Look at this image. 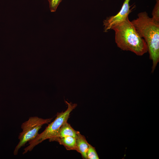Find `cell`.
<instances>
[{"label":"cell","instance_id":"obj_1","mask_svg":"<svg viewBox=\"0 0 159 159\" xmlns=\"http://www.w3.org/2000/svg\"><path fill=\"white\" fill-rule=\"evenodd\" d=\"M131 22L147 44L149 58L153 62L151 72L153 73L159 62V23L146 11L139 13L138 17Z\"/></svg>","mask_w":159,"mask_h":159},{"label":"cell","instance_id":"obj_2","mask_svg":"<svg viewBox=\"0 0 159 159\" xmlns=\"http://www.w3.org/2000/svg\"><path fill=\"white\" fill-rule=\"evenodd\" d=\"M115 33V41L123 51H130L139 56L148 52L147 44L137 32L128 17L112 29Z\"/></svg>","mask_w":159,"mask_h":159},{"label":"cell","instance_id":"obj_3","mask_svg":"<svg viewBox=\"0 0 159 159\" xmlns=\"http://www.w3.org/2000/svg\"><path fill=\"white\" fill-rule=\"evenodd\" d=\"M68 107L64 112H58L55 120L47 127L41 133L38 134L33 140L29 142V145L24 149L23 154L31 151L34 148L44 141L53 137L61 127L67 122L69 117L70 113L77 106L76 104H72L65 101Z\"/></svg>","mask_w":159,"mask_h":159},{"label":"cell","instance_id":"obj_4","mask_svg":"<svg viewBox=\"0 0 159 159\" xmlns=\"http://www.w3.org/2000/svg\"><path fill=\"white\" fill-rule=\"evenodd\" d=\"M52 118L44 119L37 116L31 117L21 125L22 131L19 133V142L15 148L14 154L17 155L19 150L27 142L35 139L44 124L50 122Z\"/></svg>","mask_w":159,"mask_h":159},{"label":"cell","instance_id":"obj_5","mask_svg":"<svg viewBox=\"0 0 159 159\" xmlns=\"http://www.w3.org/2000/svg\"><path fill=\"white\" fill-rule=\"evenodd\" d=\"M130 0H125L120 11L115 15L107 17L103 21L104 32H107L125 20L132 12Z\"/></svg>","mask_w":159,"mask_h":159},{"label":"cell","instance_id":"obj_6","mask_svg":"<svg viewBox=\"0 0 159 159\" xmlns=\"http://www.w3.org/2000/svg\"><path fill=\"white\" fill-rule=\"evenodd\" d=\"M78 131L74 130L67 122L64 123L59 129L55 135L49 139L50 142L57 138L71 136L76 139L78 136Z\"/></svg>","mask_w":159,"mask_h":159},{"label":"cell","instance_id":"obj_7","mask_svg":"<svg viewBox=\"0 0 159 159\" xmlns=\"http://www.w3.org/2000/svg\"><path fill=\"white\" fill-rule=\"evenodd\" d=\"M89 144L85 136L82 135L78 131V136L76 139V150L80 153L82 158L87 159V153Z\"/></svg>","mask_w":159,"mask_h":159},{"label":"cell","instance_id":"obj_8","mask_svg":"<svg viewBox=\"0 0 159 159\" xmlns=\"http://www.w3.org/2000/svg\"><path fill=\"white\" fill-rule=\"evenodd\" d=\"M52 141H56L63 145L67 150H76V139L71 136L58 138L54 139Z\"/></svg>","mask_w":159,"mask_h":159},{"label":"cell","instance_id":"obj_9","mask_svg":"<svg viewBox=\"0 0 159 159\" xmlns=\"http://www.w3.org/2000/svg\"><path fill=\"white\" fill-rule=\"evenodd\" d=\"M87 159H99V157L95 148L89 144L87 153Z\"/></svg>","mask_w":159,"mask_h":159},{"label":"cell","instance_id":"obj_10","mask_svg":"<svg viewBox=\"0 0 159 159\" xmlns=\"http://www.w3.org/2000/svg\"><path fill=\"white\" fill-rule=\"evenodd\" d=\"M152 15L153 20L159 23V1L156 2L152 12Z\"/></svg>","mask_w":159,"mask_h":159},{"label":"cell","instance_id":"obj_11","mask_svg":"<svg viewBox=\"0 0 159 159\" xmlns=\"http://www.w3.org/2000/svg\"><path fill=\"white\" fill-rule=\"evenodd\" d=\"M62 0H48L49 3V8L50 11H56L57 9Z\"/></svg>","mask_w":159,"mask_h":159},{"label":"cell","instance_id":"obj_12","mask_svg":"<svg viewBox=\"0 0 159 159\" xmlns=\"http://www.w3.org/2000/svg\"><path fill=\"white\" fill-rule=\"evenodd\" d=\"M156 2L159 1V0H156Z\"/></svg>","mask_w":159,"mask_h":159}]
</instances>
